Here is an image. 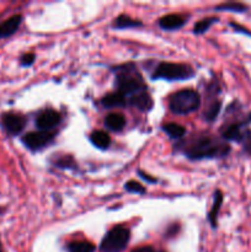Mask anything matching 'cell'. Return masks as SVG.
I'll use <instances>...</instances> for the list:
<instances>
[{"instance_id": "9", "label": "cell", "mask_w": 251, "mask_h": 252, "mask_svg": "<svg viewBox=\"0 0 251 252\" xmlns=\"http://www.w3.org/2000/svg\"><path fill=\"white\" fill-rule=\"evenodd\" d=\"M61 113L54 110H46L38 115L36 120V126L39 130L51 132L53 128H56L61 123Z\"/></svg>"}, {"instance_id": "11", "label": "cell", "mask_w": 251, "mask_h": 252, "mask_svg": "<svg viewBox=\"0 0 251 252\" xmlns=\"http://www.w3.org/2000/svg\"><path fill=\"white\" fill-rule=\"evenodd\" d=\"M21 22H22V16L17 14V15H14V16L9 17L7 20H5L2 24H0V39L7 38V37L12 36V34L19 30Z\"/></svg>"}, {"instance_id": "21", "label": "cell", "mask_w": 251, "mask_h": 252, "mask_svg": "<svg viewBox=\"0 0 251 252\" xmlns=\"http://www.w3.org/2000/svg\"><path fill=\"white\" fill-rule=\"evenodd\" d=\"M248 5L243 4V2H223V4H219L214 7L216 11H230V12H245L248 11Z\"/></svg>"}, {"instance_id": "23", "label": "cell", "mask_w": 251, "mask_h": 252, "mask_svg": "<svg viewBox=\"0 0 251 252\" xmlns=\"http://www.w3.org/2000/svg\"><path fill=\"white\" fill-rule=\"evenodd\" d=\"M125 189L129 193H135V194H144L147 192L145 187H143L139 182L137 181H128L127 184L125 185Z\"/></svg>"}, {"instance_id": "24", "label": "cell", "mask_w": 251, "mask_h": 252, "mask_svg": "<svg viewBox=\"0 0 251 252\" xmlns=\"http://www.w3.org/2000/svg\"><path fill=\"white\" fill-rule=\"evenodd\" d=\"M34 61H36L34 53H25L20 59V63H21L22 66H31L34 63Z\"/></svg>"}, {"instance_id": "28", "label": "cell", "mask_w": 251, "mask_h": 252, "mask_svg": "<svg viewBox=\"0 0 251 252\" xmlns=\"http://www.w3.org/2000/svg\"><path fill=\"white\" fill-rule=\"evenodd\" d=\"M0 252H2V246H1V244H0Z\"/></svg>"}, {"instance_id": "4", "label": "cell", "mask_w": 251, "mask_h": 252, "mask_svg": "<svg viewBox=\"0 0 251 252\" xmlns=\"http://www.w3.org/2000/svg\"><path fill=\"white\" fill-rule=\"evenodd\" d=\"M201 106V96L193 89L176 91L169 100V108L175 115H188Z\"/></svg>"}, {"instance_id": "3", "label": "cell", "mask_w": 251, "mask_h": 252, "mask_svg": "<svg viewBox=\"0 0 251 252\" xmlns=\"http://www.w3.org/2000/svg\"><path fill=\"white\" fill-rule=\"evenodd\" d=\"M236 120L230 121L221 128V139L224 142H235L243 144L246 154L251 155V112L243 113Z\"/></svg>"}, {"instance_id": "15", "label": "cell", "mask_w": 251, "mask_h": 252, "mask_svg": "<svg viewBox=\"0 0 251 252\" xmlns=\"http://www.w3.org/2000/svg\"><path fill=\"white\" fill-rule=\"evenodd\" d=\"M105 126L107 129L113 132H120L125 128L126 118L121 113H110L105 117Z\"/></svg>"}, {"instance_id": "27", "label": "cell", "mask_w": 251, "mask_h": 252, "mask_svg": "<svg viewBox=\"0 0 251 252\" xmlns=\"http://www.w3.org/2000/svg\"><path fill=\"white\" fill-rule=\"evenodd\" d=\"M132 252H155L152 246H140V248L134 249Z\"/></svg>"}, {"instance_id": "7", "label": "cell", "mask_w": 251, "mask_h": 252, "mask_svg": "<svg viewBox=\"0 0 251 252\" xmlns=\"http://www.w3.org/2000/svg\"><path fill=\"white\" fill-rule=\"evenodd\" d=\"M53 132H46V130H37V132H30L22 137V143L27 149L32 150V152H37V150L43 149L48 144H51L54 140Z\"/></svg>"}, {"instance_id": "16", "label": "cell", "mask_w": 251, "mask_h": 252, "mask_svg": "<svg viewBox=\"0 0 251 252\" xmlns=\"http://www.w3.org/2000/svg\"><path fill=\"white\" fill-rule=\"evenodd\" d=\"M90 142L98 149H107L111 145V138L103 130H94L90 134Z\"/></svg>"}, {"instance_id": "14", "label": "cell", "mask_w": 251, "mask_h": 252, "mask_svg": "<svg viewBox=\"0 0 251 252\" xmlns=\"http://www.w3.org/2000/svg\"><path fill=\"white\" fill-rule=\"evenodd\" d=\"M143 26V22L137 19H132L128 15L123 14L116 17L112 22V27L116 30H127V29H134V27Z\"/></svg>"}, {"instance_id": "29", "label": "cell", "mask_w": 251, "mask_h": 252, "mask_svg": "<svg viewBox=\"0 0 251 252\" xmlns=\"http://www.w3.org/2000/svg\"><path fill=\"white\" fill-rule=\"evenodd\" d=\"M155 252H165V251H161V250H159V251H155Z\"/></svg>"}, {"instance_id": "8", "label": "cell", "mask_w": 251, "mask_h": 252, "mask_svg": "<svg viewBox=\"0 0 251 252\" xmlns=\"http://www.w3.org/2000/svg\"><path fill=\"white\" fill-rule=\"evenodd\" d=\"M1 122L5 132L10 135L20 134L26 126V120L24 116L12 112L4 113L1 117Z\"/></svg>"}, {"instance_id": "6", "label": "cell", "mask_w": 251, "mask_h": 252, "mask_svg": "<svg viewBox=\"0 0 251 252\" xmlns=\"http://www.w3.org/2000/svg\"><path fill=\"white\" fill-rule=\"evenodd\" d=\"M130 240V231L126 226L117 225L108 230L100 244L101 252H122Z\"/></svg>"}, {"instance_id": "18", "label": "cell", "mask_w": 251, "mask_h": 252, "mask_svg": "<svg viewBox=\"0 0 251 252\" xmlns=\"http://www.w3.org/2000/svg\"><path fill=\"white\" fill-rule=\"evenodd\" d=\"M162 130L171 139H180V138L186 134V128L184 126L177 125V123H166V125L162 126Z\"/></svg>"}, {"instance_id": "13", "label": "cell", "mask_w": 251, "mask_h": 252, "mask_svg": "<svg viewBox=\"0 0 251 252\" xmlns=\"http://www.w3.org/2000/svg\"><path fill=\"white\" fill-rule=\"evenodd\" d=\"M223 192L220 189H217L214 192V201H213V207H212L211 212L208 214V220L211 223L212 228L217 229V225H218V216H219V211H220V207L223 204Z\"/></svg>"}, {"instance_id": "10", "label": "cell", "mask_w": 251, "mask_h": 252, "mask_svg": "<svg viewBox=\"0 0 251 252\" xmlns=\"http://www.w3.org/2000/svg\"><path fill=\"white\" fill-rule=\"evenodd\" d=\"M157 24H159V26L161 27L162 30H165V31H174V30L181 29V27L186 24V20H185V17H182L181 15L169 14L160 17Z\"/></svg>"}, {"instance_id": "20", "label": "cell", "mask_w": 251, "mask_h": 252, "mask_svg": "<svg viewBox=\"0 0 251 252\" xmlns=\"http://www.w3.org/2000/svg\"><path fill=\"white\" fill-rule=\"evenodd\" d=\"M68 252H95L96 246L90 241H73L66 246Z\"/></svg>"}, {"instance_id": "25", "label": "cell", "mask_w": 251, "mask_h": 252, "mask_svg": "<svg viewBox=\"0 0 251 252\" xmlns=\"http://www.w3.org/2000/svg\"><path fill=\"white\" fill-rule=\"evenodd\" d=\"M230 25L231 27H233L234 29V31H236V32H240V33H243V34H246V36H250L251 37V31L250 30H248L246 29V27H244V26H241V25H239V24H236V22H230Z\"/></svg>"}, {"instance_id": "5", "label": "cell", "mask_w": 251, "mask_h": 252, "mask_svg": "<svg viewBox=\"0 0 251 252\" xmlns=\"http://www.w3.org/2000/svg\"><path fill=\"white\" fill-rule=\"evenodd\" d=\"M194 75V70L192 66L187 64L180 63H166L162 62L155 68L152 78L154 80H162L167 81H180V80H188Z\"/></svg>"}, {"instance_id": "19", "label": "cell", "mask_w": 251, "mask_h": 252, "mask_svg": "<svg viewBox=\"0 0 251 252\" xmlns=\"http://www.w3.org/2000/svg\"><path fill=\"white\" fill-rule=\"evenodd\" d=\"M220 108H221V101L219 100V98H216V100L212 101L203 113L204 120H206L207 122H213V121H216L217 117H218L219 112H220Z\"/></svg>"}, {"instance_id": "22", "label": "cell", "mask_w": 251, "mask_h": 252, "mask_svg": "<svg viewBox=\"0 0 251 252\" xmlns=\"http://www.w3.org/2000/svg\"><path fill=\"white\" fill-rule=\"evenodd\" d=\"M216 22H218V17H206V19H202L194 25L193 27V33L194 34H203L206 33L209 30V27L212 25H214Z\"/></svg>"}, {"instance_id": "12", "label": "cell", "mask_w": 251, "mask_h": 252, "mask_svg": "<svg viewBox=\"0 0 251 252\" xmlns=\"http://www.w3.org/2000/svg\"><path fill=\"white\" fill-rule=\"evenodd\" d=\"M101 103L105 108H116V107H125L127 105V100L120 91L110 93L101 98Z\"/></svg>"}, {"instance_id": "17", "label": "cell", "mask_w": 251, "mask_h": 252, "mask_svg": "<svg viewBox=\"0 0 251 252\" xmlns=\"http://www.w3.org/2000/svg\"><path fill=\"white\" fill-rule=\"evenodd\" d=\"M53 166L58 167L62 170H74L78 169V164L75 162L74 158L71 155H61V157H56L52 160Z\"/></svg>"}, {"instance_id": "26", "label": "cell", "mask_w": 251, "mask_h": 252, "mask_svg": "<svg viewBox=\"0 0 251 252\" xmlns=\"http://www.w3.org/2000/svg\"><path fill=\"white\" fill-rule=\"evenodd\" d=\"M138 176H139L142 180H144L145 182H148V184H157V180L155 179V177L150 176V175H148L147 172L142 171V170H138Z\"/></svg>"}, {"instance_id": "1", "label": "cell", "mask_w": 251, "mask_h": 252, "mask_svg": "<svg viewBox=\"0 0 251 252\" xmlns=\"http://www.w3.org/2000/svg\"><path fill=\"white\" fill-rule=\"evenodd\" d=\"M116 73V86L127 100V105L132 98L148 93V88L138 71L137 66L132 63L115 66L112 69Z\"/></svg>"}, {"instance_id": "2", "label": "cell", "mask_w": 251, "mask_h": 252, "mask_svg": "<svg viewBox=\"0 0 251 252\" xmlns=\"http://www.w3.org/2000/svg\"><path fill=\"white\" fill-rule=\"evenodd\" d=\"M189 160L220 159L230 153V147L223 139L212 137H201L184 150Z\"/></svg>"}]
</instances>
